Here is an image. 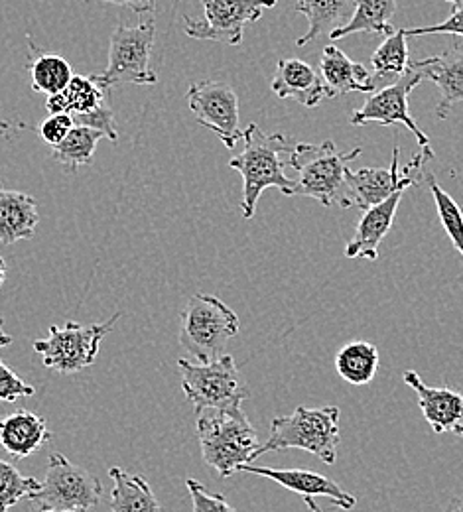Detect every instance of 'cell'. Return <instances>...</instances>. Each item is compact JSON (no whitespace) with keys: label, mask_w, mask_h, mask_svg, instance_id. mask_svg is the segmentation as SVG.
Wrapping results in <instances>:
<instances>
[{"label":"cell","mask_w":463,"mask_h":512,"mask_svg":"<svg viewBox=\"0 0 463 512\" xmlns=\"http://www.w3.org/2000/svg\"><path fill=\"white\" fill-rule=\"evenodd\" d=\"M243 152L231 158L229 166L243 176V201L241 211L245 219H253L257 203L268 188H278L284 195H294V182L286 178L284 166L292 152V144L284 134H265L257 123L243 130Z\"/></svg>","instance_id":"6da1fadb"},{"label":"cell","mask_w":463,"mask_h":512,"mask_svg":"<svg viewBox=\"0 0 463 512\" xmlns=\"http://www.w3.org/2000/svg\"><path fill=\"white\" fill-rule=\"evenodd\" d=\"M199 448L203 461L213 467L223 479L231 477L245 463L255 461V451L261 446L259 434L243 408L213 410L196 414Z\"/></svg>","instance_id":"7a4b0ae2"},{"label":"cell","mask_w":463,"mask_h":512,"mask_svg":"<svg viewBox=\"0 0 463 512\" xmlns=\"http://www.w3.org/2000/svg\"><path fill=\"white\" fill-rule=\"evenodd\" d=\"M339 448V408L298 406L288 416H276L270 422V436L255 451V459L268 451L304 449L324 463L335 465Z\"/></svg>","instance_id":"3957f363"},{"label":"cell","mask_w":463,"mask_h":512,"mask_svg":"<svg viewBox=\"0 0 463 512\" xmlns=\"http://www.w3.org/2000/svg\"><path fill=\"white\" fill-rule=\"evenodd\" d=\"M361 154V148L339 152L331 140L320 144L300 142L288 154L286 164L298 174L294 195H304L320 201L324 207L337 205L343 190L349 164Z\"/></svg>","instance_id":"277c9868"},{"label":"cell","mask_w":463,"mask_h":512,"mask_svg":"<svg viewBox=\"0 0 463 512\" xmlns=\"http://www.w3.org/2000/svg\"><path fill=\"white\" fill-rule=\"evenodd\" d=\"M154 38H156L154 14L140 16L136 26L119 24L111 32L109 64L101 73L91 75V79L105 93L125 83H134V85L158 83V75L150 67Z\"/></svg>","instance_id":"5b68a950"},{"label":"cell","mask_w":463,"mask_h":512,"mask_svg":"<svg viewBox=\"0 0 463 512\" xmlns=\"http://www.w3.org/2000/svg\"><path fill=\"white\" fill-rule=\"evenodd\" d=\"M241 329L239 316L217 296L194 294L182 312L180 345L198 361L219 359Z\"/></svg>","instance_id":"8992f818"},{"label":"cell","mask_w":463,"mask_h":512,"mask_svg":"<svg viewBox=\"0 0 463 512\" xmlns=\"http://www.w3.org/2000/svg\"><path fill=\"white\" fill-rule=\"evenodd\" d=\"M178 369L182 373V390L188 402L194 404L196 414L207 408L239 410L243 400L251 396L249 384L231 355H221L211 363L180 359Z\"/></svg>","instance_id":"52a82bcc"},{"label":"cell","mask_w":463,"mask_h":512,"mask_svg":"<svg viewBox=\"0 0 463 512\" xmlns=\"http://www.w3.org/2000/svg\"><path fill=\"white\" fill-rule=\"evenodd\" d=\"M119 320L121 314L117 312L105 323L79 325L75 321H67L64 327L52 325L48 337L34 341L32 347L42 355L48 369L62 375H75L95 363L101 341Z\"/></svg>","instance_id":"ba28073f"},{"label":"cell","mask_w":463,"mask_h":512,"mask_svg":"<svg viewBox=\"0 0 463 512\" xmlns=\"http://www.w3.org/2000/svg\"><path fill=\"white\" fill-rule=\"evenodd\" d=\"M398 158H400V146L393 150V160L389 168H361L357 172H347L345 178V190L339 199V207H359L369 209L387 197H391L398 190H408L412 186L420 184V178L424 174V164L434 158L432 148H420L416 156L404 166L402 174H398Z\"/></svg>","instance_id":"9c48e42d"},{"label":"cell","mask_w":463,"mask_h":512,"mask_svg":"<svg viewBox=\"0 0 463 512\" xmlns=\"http://www.w3.org/2000/svg\"><path fill=\"white\" fill-rule=\"evenodd\" d=\"M103 497L101 481L66 455L52 453L40 493L32 499L42 509L91 511Z\"/></svg>","instance_id":"30bf717a"},{"label":"cell","mask_w":463,"mask_h":512,"mask_svg":"<svg viewBox=\"0 0 463 512\" xmlns=\"http://www.w3.org/2000/svg\"><path fill=\"white\" fill-rule=\"evenodd\" d=\"M278 0H201L203 20L184 18V30L194 40L241 46L245 26L263 18Z\"/></svg>","instance_id":"8fae6325"},{"label":"cell","mask_w":463,"mask_h":512,"mask_svg":"<svg viewBox=\"0 0 463 512\" xmlns=\"http://www.w3.org/2000/svg\"><path fill=\"white\" fill-rule=\"evenodd\" d=\"M422 81L424 79L420 71L410 64L408 71L398 81L369 93V97L365 99V105L353 111V115L349 117V123L355 127H363L369 123H379L383 127L404 125L416 136L420 148H432L430 138L424 134L422 128L418 127V123L410 117V111H408V97L414 91V87H418Z\"/></svg>","instance_id":"7c38bea8"},{"label":"cell","mask_w":463,"mask_h":512,"mask_svg":"<svg viewBox=\"0 0 463 512\" xmlns=\"http://www.w3.org/2000/svg\"><path fill=\"white\" fill-rule=\"evenodd\" d=\"M188 105L199 125L213 130L227 148H235L243 138L239 97L227 81L205 79L190 85Z\"/></svg>","instance_id":"4fadbf2b"},{"label":"cell","mask_w":463,"mask_h":512,"mask_svg":"<svg viewBox=\"0 0 463 512\" xmlns=\"http://www.w3.org/2000/svg\"><path fill=\"white\" fill-rule=\"evenodd\" d=\"M239 471L253 473L259 477H266L280 487L298 493L302 497H326L330 499L333 507H339L343 511H353L357 505V499L349 493H345L330 477L310 471V469H280V467H266V465H255L245 463Z\"/></svg>","instance_id":"5bb4252c"},{"label":"cell","mask_w":463,"mask_h":512,"mask_svg":"<svg viewBox=\"0 0 463 512\" xmlns=\"http://www.w3.org/2000/svg\"><path fill=\"white\" fill-rule=\"evenodd\" d=\"M404 383L418 394V406L436 434L463 436V394L428 386L416 371H404Z\"/></svg>","instance_id":"9a60e30c"},{"label":"cell","mask_w":463,"mask_h":512,"mask_svg":"<svg viewBox=\"0 0 463 512\" xmlns=\"http://www.w3.org/2000/svg\"><path fill=\"white\" fill-rule=\"evenodd\" d=\"M452 48L454 50L442 56H432L412 64L424 81H432L440 89V101L436 105V119L440 121H444L456 105L463 103V46Z\"/></svg>","instance_id":"2e32d148"},{"label":"cell","mask_w":463,"mask_h":512,"mask_svg":"<svg viewBox=\"0 0 463 512\" xmlns=\"http://www.w3.org/2000/svg\"><path fill=\"white\" fill-rule=\"evenodd\" d=\"M270 89L276 97L292 99L308 109L318 107L326 97V87L320 73L298 58L280 60L276 64Z\"/></svg>","instance_id":"e0dca14e"},{"label":"cell","mask_w":463,"mask_h":512,"mask_svg":"<svg viewBox=\"0 0 463 512\" xmlns=\"http://www.w3.org/2000/svg\"><path fill=\"white\" fill-rule=\"evenodd\" d=\"M402 195L404 190H398L385 201L365 209L353 241L345 247L347 258H367V260L379 258V245L389 235L395 223V215H397Z\"/></svg>","instance_id":"ac0fdd59"},{"label":"cell","mask_w":463,"mask_h":512,"mask_svg":"<svg viewBox=\"0 0 463 512\" xmlns=\"http://www.w3.org/2000/svg\"><path fill=\"white\" fill-rule=\"evenodd\" d=\"M320 73L326 87V97H339L347 93H373L375 83L371 71L359 62L349 60L337 46H326L320 60Z\"/></svg>","instance_id":"d6986e66"},{"label":"cell","mask_w":463,"mask_h":512,"mask_svg":"<svg viewBox=\"0 0 463 512\" xmlns=\"http://www.w3.org/2000/svg\"><path fill=\"white\" fill-rule=\"evenodd\" d=\"M50 440L48 422L30 410H18L0 420V446L16 459L30 457Z\"/></svg>","instance_id":"ffe728a7"},{"label":"cell","mask_w":463,"mask_h":512,"mask_svg":"<svg viewBox=\"0 0 463 512\" xmlns=\"http://www.w3.org/2000/svg\"><path fill=\"white\" fill-rule=\"evenodd\" d=\"M38 221V203L32 195L6 190L0 184V245L32 239Z\"/></svg>","instance_id":"44dd1931"},{"label":"cell","mask_w":463,"mask_h":512,"mask_svg":"<svg viewBox=\"0 0 463 512\" xmlns=\"http://www.w3.org/2000/svg\"><path fill=\"white\" fill-rule=\"evenodd\" d=\"M355 6L357 0H296V10L308 20V32L296 40V46L304 48L316 38L345 26Z\"/></svg>","instance_id":"7402d4cb"},{"label":"cell","mask_w":463,"mask_h":512,"mask_svg":"<svg viewBox=\"0 0 463 512\" xmlns=\"http://www.w3.org/2000/svg\"><path fill=\"white\" fill-rule=\"evenodd\" d=\"M109 475L113 479L111 511L162 512V507L154 497V491L146 477L127 473L121 467H111Z\"/></svg>","instance_id":"603a6c76"},{"label":"cell","mask_w":463,"mask_h":512,"mask_svg":"<svg viewBox=\"0 0 463 512\" xmlns=\"http://www.w3.org/2000/svg\"><path fill=\"white\" fill-rule=\"evenodd\" d=\"M395 12H397V0H357L351 20L339 30H333L330 38L335 42L357 32L389 36L397 30L393 26Z\"/></svg>","instance_id":"cb8c5ba5"},{"label":"cell","mask_w":463,"mask_h":512,"mask_svg":"<svg viewBox=\"0 0 463 512\" xmlns=\"http://www.w3.org/2000/svg\"><path fill=\"white\" fill-rule=\"evenodd\" d=\"M105 103V91L85 75H73L66 89L46 97V109L50 113H66V115H85L95 111Z\"/></svg>","instance_id":"d4e9b609"},{"label":"cell","mask_w":463,"mask_h":512,"mask_svg":"<svg viewBox=\"0 0 463 512\" xmlns=\"http://www.w3.org/2000/svg\"><path fill=\"white\" fill-rule=\"evenodd\" d=\"M379 349L367 341H351L335 355V371L345 383L369 384L379 371Z\"/></svg>","instance_id":"484cf974"},{"label":"cell","mask_w":463,"mask_h":512,"mask_svg":"<svg viewBox=\"0 0 463 512\" xmlns=\"http://www.w3.org/2000/svg\"><path fill=\"white\" fill-rule=\"evenodd\" d=\"M406 30H395L385 38V42L375 50L371 58V77L375 83V91L398 81L410 67L408 60V44Z\"/></svg>","instance_id":"4316f807"},{"label":"cell","mask_w":463,"mask_h":512,"mask_svg":"<svg viewBox=\"0 0 463 512\" xmlns=\"http://www.w3.org/2000/svg\"><path fill=\"white\" fill-rule=\"evenodd\" d=\"M101 138H105L101 130L75 125L69 130L66 138L58 146H54V158L71 172H75L77 168L93 162V156Z\"/></svg>","instance_id":"83f0119b"},{"label":"cell","mask_w":463,"mask_h":512,"mask_svg":"<svg viewBox=\"0 0 463 512\" xmlns=\"http://www.w3.org/2000/svg\"><path fill=\"white\" fill-rule=\"evenodd\" d=\"M28 71L32 89L46 97L64 91L73 77L69 62L56 54H38L28 65Z\"/></svg>","instance_id":"f1b7e54d"},{"label":"cell","mask_w":463,"mask_h":512,"mask_svg":"<svg viewBox=\"0 0 463 512\" xmlns=\"http://www.w3.org/2000/svg\"><path fill=\"white\" fill-rule=\"evenodd\" d=\"M42 483L34 477L22 475L10 461L0 459V512H8L24 499H34Z\"/></svg>","instance_id":"f546056e"},{"label":"cell","mask_w":463,"mask_h":512,"mask_svg":"<svg viewBox=\"0 0 463 512\" xmlns=\"http://www.w3.org/2000/svg\"><path fill=\"white\" fill-rule=\"evenodd\" d=\"M428 186H430V193L434 197L436 203V211L440 217V223L444 227V231L448 233L450 241L454 243L456 251L462 255L463 258V211L462 207L458 205V201L442 190V186L438 184V180L434 178V174L430 172L428 176Z\"/></svg>","instance_id":"4dcf8cb0"},{"label":"cell","mask_w":463,"mask_h":512,"mask_svg":"<svg viewBox=\"0 0 463 512\" xmlns=\"http://www.w3.org/2000/svg\"><path fill=\"white\" fill-rule=\"evenodd\" d=\"M186 487L192 497V507L194 512H237L223 495L219 493H209L205 485H201L196 479H188Z\"/></svg>","instance_id":"1f68e13d"},{"label":"cell","mask_w":463,"mask_h":512,"mask_svg":"<svg viewBox=\"0 0 463 512\" xmlns=\"http://www.w3.org/2000/svg\"><path fill=\"white\" fill-rule=\"evenodd\" d=\"M73 123L75 125H81V127H91L95 130H101L105 134V138L117 142L119 140V132H117V123H115V115L111 111L109 105H101L97 107L95 111L91 113H85V115H75L73 117Z\"/></svg>","instance_id":"d6a6232c"},{"label":"cell","mask_w":463,"mask_h":512,"mask_svg":"<svg viewBox=\"0 0 463 512\" xmlns=\"http://www.w3.org/2000/svg\"><path fill=\"white\" fill-rule=\"evenodd\" d=\"M34 386L24 383L2 359H0V402H16L18 398L34 396Z\"/></svg>","instance_id":"836d02e7"},{"label":"cell","mask_w":463,"mask_h":512,"mask_svg":"<svg viewBox=\"0 0 463 512\" xmlns=\"http://www.w3.org/2000/svg\"><path fill=\"white\" fill-rule=\"evenodd\" d=\"M75 127V123H73V117L71 115H66V113H50V117H46L42 123H40V127H38V132H40V136H42V140L48 144V146H58L64 138H66L67 134H69V130Z\"/></svg>","instance_id":"e575fe53"},{"label":"cell","mask_w":463,"mask_h":512,"mask_svg":"<svg viewBox=\"0 0 463 512\" xmlns=\"http://www.w3.org/2000/svg\"><path fill=\"white\" fill-rule=\"evenodd\" d=\"M432 34H454V36H463V4L454 6V12L450 18L444 22H438L434 26H422V28H412L406 30V36L416 38V36H432Z\"/></svg>","instance_id":"d590c367"},{"label":"cell","mask_w":463,"mask_h":512,"mask_svg":"<svg viewBox=\"0 0 463 512\" xmlns=\"http://www.w3.org/2000/svg\"><path fill=\"white\" fill-rule=\"evenodd\" d=\"M95 2H107V4H117V6H129L136 16L154 14V10H156V0H95Z\"/></svg>","instance_id":"8d00e7d4"},{"label":"cell","mask_w":463,"mask_h":512,"mask_svg":"<svg viewBox=\"0 0 463 512\" xmlns=\"http://www.w3.org/2000/svg\"><path fill=\"white\" fill-rule=\"evenodd\" d=\"M12 343V335L4 331V318L0 316V347H8Z\"/></svg>","instance_id":"74e56055"},{"label":"cell","mask_w":463,"mask_h":512,"mask_svg":"<svg viewBox=\"0 0 463 512\" xmlns=\"http://www.w3.org/2000/svg\"><path fill=\"white\" fill-rule=\"evenodd\" d=\"M444 512H463V499H452Z\"/></svg>","instance_id":"f35d334b"},{"label":"cell","mask_w":463,"mask_h":512,"mask_svg":"<svg viewBox=\"0 0 463 512\" xmlns=\"http://www.w3.org/2000/svg\"><path fill=\"white\" fill-rule=\"evenodd\" d=\"M304 501H306V505H308V509L312 512H324L320 509V505L314 501V497H304Z\"/></svg>","instance_id":"ab89813d"},{"label":"cell","mask_w":463,"mask_h":512,"mask_svg":"<svg viewBox=\"0 0 463 512\" xmlns=\"http://www.w3.org/2000/svg\"><path fill=\"white\" fill-rule=\"evenodd\" d=\"M4 280H6V260L0 256V288H2Z\"/></svg>","instance_id":"60d3db41"},{"label":"cell","mask_w":463,"mask_h":512,"mask_svg":"<svg viewBox=\"0 0 463 512\" xmlns=\"http://www.w3.org/2000/svg\"><path fill=\"white\" fill-rule=\"evenodd\" d=\"M38 512H89V511H54V509H40Z\"/></svg>","instance_id":"b9f144b4"},{"label":"cell","mask_w":463,"mask_h":512,"mask_svg":"<svg viewBox=\"0 0 463 512\" xmlns=\"http://www.w3.org/2000/svg\"><path fill=\"white\" fill-rule=\"evenodd\" d=\"M446 2H450L452 6H460V4H463V0H446Z\"/></svg>","instance_id":"7bdbcfd3"}]
</instances>
